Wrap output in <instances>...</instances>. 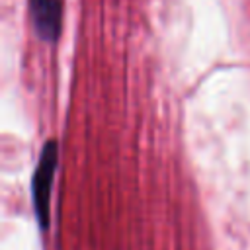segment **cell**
<instances>
[{"instance_id":"obj_2","label":"cell","mask_w":250,"mask_h":250,"mask_svg":"<svg viewBox=\"0 0 250 250\" xmlns=\"http://www.w3.org/2000/svg\"><path fill=\"white\" fill-rule=\"evenodd\" d=\"M33 27L45 41H55L61 31V0H29Z\"/></svg>"},{"instance_id":"obj_1","label":"cell","mask_w":250,"mask_h":250,"mask_svg":"<svg viewBox=\"0 0 250 250\" xmlns=\"http://www.w3.org/2000/svg\"><path fill=\"white\" fill-rule=\"evenodd\" d=\"M59 160V145L55 139L47 141L41 148L37 168L33 172L31 180V199H33V213L43 230L49 229V217H51V191H53V180Z\"/></svg>"}]
</instances>
